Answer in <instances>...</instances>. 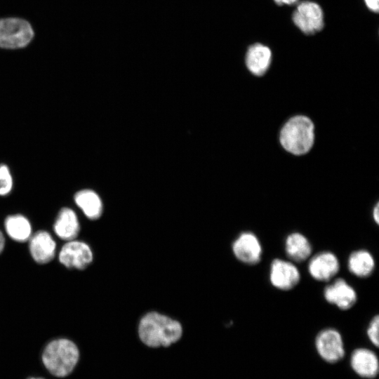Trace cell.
I'll return each mask as SVG.
<instances>
[{"label":"cell","mask_w":379,"mask_h":379,"mask_svg":"<svg viewBox=\"0 0 379 379\" xmlns=\"http://www.w3.org/2000/svg\"><path fill=\"white\" fill-rule=\"evenodd\" d=\"M138 331L140 340L145 345L168 347L180 340L182 327L178 321L153 311L140 319Z\"/></svg>","instance_id":"1"},{"label":"cell","mask_w":379,"mask_h":379,"mask_svg":"<svg viewBox=\"0 0 379 379\" xmlns=\"http://www.w3.org/2000/svg\"><path fill=\"white\" fill-rule=\"evenodd\" d=\"M314 126L312 120L304 115L289 119L279 133V142L287 152L302 155L308 152L314 140Z\"/></svg>","instance_id":"2"},{"label":"cell","mask_w":379,"mask_h":379,"mask_svg":"<svg viewBox=\"0 0 379 379\" xmlns=\"http://www.w3.org/2000/svg\"><path fill=\"white\" fill-rule=\"evenodd\" d=\"M79 357L77 346L67 338H58L49 342L42 354L44 366L57 377L69 375L76 366Z\"/></svg>","instance_id":"3"},{"label":"cell","mask_w":379,"mask_h":379,"mask_svg":"<svg viewBox=\"0 0 379 379\" xmlns=\"http://www.w3.org/2000/svg\"><path fill=\"white\" fill-rule=\"evenodd\" d=\"M35 36L29 20L19 17L0 18V48L19 50L28 46Z\"/></svg>","instance_id":"4"},{"label":"cell","mask_w":379,"mask_h":379,"mask_svg":"<svg viewBox=\"0 0 379 379\" xmlns=\"http://www.w3.org/2000/svg\"><path fill=\"white\" fill-rule=\"evenodd\" d=\"M58 258L65 267L83 270L93 262V253L86 242L75 239L65 241L58 252Z\"/></svg>","instance_id":"5"},{"label":"cell","mask_w":379,"mask_h":379,"mask_svg":"<svg viewBox=\"0 0 379 379\" xmlns=\"http://www.w3.org/2000/svg\"><path fill=\"white\" fill-rule=\"evenodd\" d=\"M316 350L320 357L330 364L340 361L345 355V347L340 333L334 328L321 330L314 340Z\"/></svg>","instance_id":"6"},{"label":"cell","mask_w":379,"mask_h":379,"mask_svg":"<svg viewBox=\"0 0 379 379\" xmlns=\"http://www.w3.org/2000/svg\"><path fill=\"white\" fill-rule=\"evenodd\" d=\"M300 272L293 262L274 258L269 269V281L279 291H288L294 288L300 281Z\"/></svg>","instance_id":"7"},{"label":"cell","mask_w":379,"mask_h":379,"mask_svg":"<svg viewBox=\"0 0 379 379\" xmlns=\"http://www.w3.org/2000/svg\"><path fill=\"white\" fill-rule=\"evenodd\" d=\"M232 250L239 262L248 265L258 264L263 253L259 238L251 231L241 232L232 242Z\"/></svg>","instance_id":"8"},{"label":"cell","mask_w":379,"mask_h":379,"mask_svg":"<svg viewBox=\"0 0 379 379\" xmlns=\"http://www.w3.org/2000/svg\"><path fill=\"white\" fill-rule=\"evenodd\" d=\"M340 267L338 256L330 251H322L309 258L307 271L317 281H331L339 272Z\"/></svg>","instance_id":"9"},{"label":"cell","mask_w":379,"mask_h":379,"mask_svg":"<svg viewBox=\"0 0 379 379\" xmlns=\"http://www.w3.org/2000/svg\"><path fill=\"white\" fill-rule=\"evenodd\" d=\"M323 296L328 303L344 311L352 309L358 299L356 290L343 278H337L326 285Z\"/></svg>","instance_id":"10"},{"label":"cell","mask_w":379,"mask_h":379,"mask_svg":"<svg viewBox=\"0 0 379 379\" xmlns=\"http://www.w3.org/2000/svg\"><path fill=\"white\" fill-rule=\"evenodd\" d=\"M294 24L305 34H314L324 27V14L319 5L302 1L293 14Z\"/></svg>","instance_id":"11"},{"label":"cell","mask_w":379,"mask_h":379,"mask_svg":"<svg viewBox=\"0 0 379 379\" xmlns=\"http://www.w3.org/2000/svg\"><path fill=\"white\" fill-rule=\"evenodd\" d=\"M27 242L29 254L35 262L48 264L55 258L57 244L50 232L39 230L32 234Z\"/></svg>","instance_id":"12"},{"label":"cell","mask_w":379,"mask_h":379,"mask_svg":"<svg viewBox=\"0 0 379 379\" xmlns=\"http://www.w3.org/2000/svg\"><path fill=\"white\" fill-rule=\"evenodd\" d=\"M350 366L360 377L373 378L379 371L378 359L375 353L367 348L355 349L350 357Z\"/></svg>","instance_id":"13"},{"label":"cell","mask_w":379,"mask_h":379,"mask_svg":"<svg viewBox=\"0 0 379 379\" xmlns=\"http://www.w3.org/2000/svg\"><path fill=\"white\" fill-rule=\"evenodd\" d=\"M53 228L55 235L65 241L77 239L81 230L78 216L69 207L59 211Z\"/></svg>","instance_id":"14"},{"label":"cell","mask_w":379,"mask_h":379,"mask_svg":"<svg viewBox=\"0 0 379 379\" xmlns=\"http://www.w3.org/2000/svg\"><path fill=\"white\" fill-rule=\"evenodd\" d=\"M284 251L291 261L302 262L312 256V246L305 235L293 232L285 238Z\"/></svg>","instance_id":"15"},{"label":"cell","mask_w":379,"mask_h":379,"mask_svg":"<svg viewBox=\"0 0 379 379\" xmlns=\"http://www.w3.org/2000/svg\"><path fill=\"white\" fill-rule=\"evenodd\" d=\"M349 272L354 276L364 279L373 273L375 261L373 254L368 250L361 248L352 251L347 261Z\"/></svg>","instance_id":"16"},{"label":"cell","mask_w":379,"mask_h":379,"mask_svg":"<svg viewBox=\"0 0 379 379\" xmlns=\"http://www.w3.org/2000/svg\"><path fill=\"white\" fill-rule=\"evenodd\" d=\"M271 61L272 53L267 46L255 44L248 48L246 55V65L254 75H263L268 69Z\"/></svg>","instance_id":"17"},{"label":"cell","mask_w":379,"mask_h":379,"mask_svg":"<svg viewBox=\"0 0 379 379\" xmlns=\"http://www.w3.org/2000/svg\"><path fill=\"white\" fill-rule=\"evenodd\" d=\"M4 226L7 236L16 242H27L33 234L29 220L20 213L8 215Z\"/></svg>","instance_id":"18"},{"label":"cell","mask_w":379,"mask_h":379,"mask_svg":"<svg viewBox=\"0 0 379 379\" xmlns=\"http://www.w3.org/2000/svg\"><path fill=\"white\" fill-rule=\"evenodd\" d=\"M74 201L89 220H98L102 214V200L99 195L92 190L84 189L77 192L74 196Z\"/></svg>","instance_id":"19"},{"label":"cell","mask_w":379,"mask_h":379,"mask_svg":"<svg viewBox=\"0 0 379 379\" xmlns=\"http://www.w3.org/2000/svg\"><path fill=\"white\" fill-rule=\"evenodd\" d=\"M13 188V178L9 167L5 164H0V196L8 195Z\"/></svg>","instance_id":"20"},{"label":"cell","mask_w":379,"mask_h":379,"mask_svg":"<svg viewBox=\"0 0 379 379\" xmlns=\"http://www.w3.org/2000/svg\"><path fill=\"white\" fill-rule=\"evenodd\" d=\"M378 326H379V317L378 314L375 315L370 321L368 326L366 329V335L371 343L376 347H378Z\"/></svg>","instance_id":"21"},{"label":"cell","mask_w":379,"mask_h":379,"mask_svg":"<svg viewBox=\"0 0 379 379\" xmlns=\"http://www.w3.org/2000/svg\"><path fill=\"white\" fill-rule=\"evenodd\" d=\"M367 7L372 11L378 13L379 10L378 0H364Z\"/></svg>","instance_id":"22"},{"label":"cell","mask_w":379,"mask_h":379,"mask_svg":"<svg viewBox=\"0 0 379 379\" xmlns=\"http://www.w3.org/2000/svg\"><path fill=\"white\" fill-rule=\"evenodd\" d=\"M372 217L376 225L379 224V204L376 203L373 208Z\"/></svg>","instance_id":"23"},{"label":"cell","mask_w":379,"mask_h":379,"mask_svg":"<svg viewBox=\"0 0 379 379\" xmlns=\"http://www.w3.org/2000/svg\"><path fill=\"white\" fill-rule=\"evenodd\" d=\"M6 246V238L4 233L0 230V255L3 253Z\"/></svg>","instance_id":"24"},{"label":"cell","mask_w":379,"mask_h":379,"mask_svg":"<svg viewBox=\"0 0 379 379\" xmlns=\"http://www.w3.org/2000/svg\"><path fill=\"white\" fill-rule=\"evenodd\" d=\"M277 4L278 5H292L298 1V0H274Z\"/></svg>","instance_id":"25"},{"label":"cell","mask_w":379,"mask_h":379,"mask_svg":"<svg viewBox=\"0 0 379 379\" xmlns=\"http://www.w3.org/2000/svg\"><path fill=\"white\" fill-rule=\"evenodd\" d=\"M29 379H42V378H29Z\"/></svg>","instance_id":"26"}]
</instances>
